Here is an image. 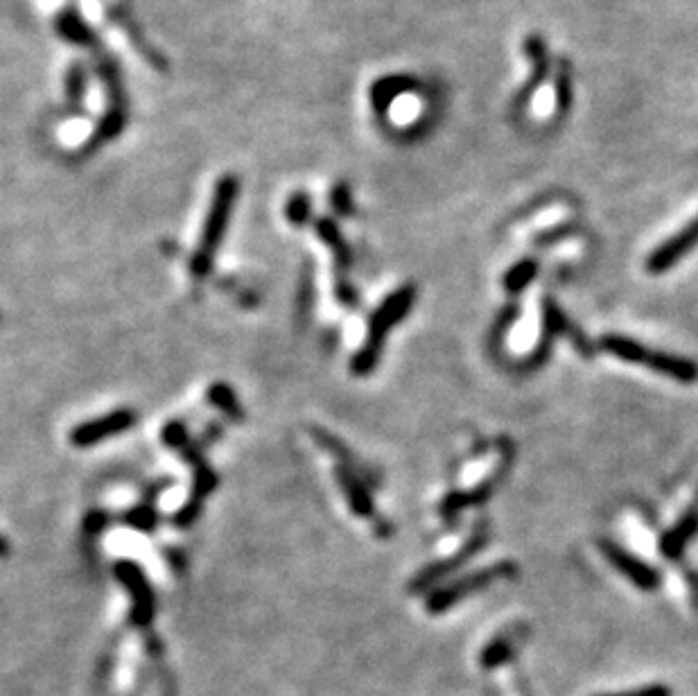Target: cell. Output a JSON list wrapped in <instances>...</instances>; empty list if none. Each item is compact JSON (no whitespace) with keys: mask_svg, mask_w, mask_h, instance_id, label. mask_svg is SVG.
<instances>
[{"mask_svg":"<svg viewBox=\"0 0 698 696\" xmlns=\"http://www.w3.org/2000/svg\"><path fill=\"white\" fill-rule=\"evenodd\" d=\"M240 195V181L233 177V174H226L213 190L211 208H208L202 236H199V245L195 249V254L190 256V276L195 281H204V278L211 274L213 260L217 256V251L222 247V240L226 236V229H229V220L233 215L235 202H238Z\"/></svg>","mask_w":698,"mask_h":696,"instance_id":"obj_1","label":"cell"},{"mask_svg":"<svg viewBox=\"0 0 698 696\" xmlns=\"http://www.w3.org/2000/svg\"><path fill=\"white\" fill-rule=\"evenodd\" d=\"M416 303V287L403 285L396 292H391L389 297L380 303V308L373 312L369 319V335H366L360 351L353 355L351 360V373L355 378L371 376L378 367L382 348H385L387 335L391 328H396L400 321L407 317V312L412 310Z\"/></svg>","mask_w":698,"mask_h":696,"instance_id":"obj_2","label":"cell"},{"mask_svg":"<svg viewBox=\"0 0 698 696\" xmlns=\"http://www.w3.org/2000/svg\"><path fill=\"white\" fill-rule=\"evenodd\" d=\"M601 346L604 351L615 355V358L633 364H644L651 371L662 373V376H669L678 382H696L698 380V364L687 360V358H676V355H667L660 351H653V348L642 346L633 339L622 337V335H608L601 339Z\"/></svg>","mask_w":698,"mask_h":696,"instance_id":"obj_3","label":"cell"},{"mask_svg":"<svg viewBox=\"0 0 698 696\" xmlns=\"http://www.w3.org/2000/svg\"><path fill=\"white\" fill-rule=\"evenodd\" d=\"M161 439L165 446L172 448L174 452H179L186 464L193 466L195 480H193V493H190V498H197L204 502L206 495L217 489V473L204 461L202 448L190 439V432L186 425H183V421L165 423L161 430Z\"/></svg>","mask_w":698,"mask_h":696,"instance_id":"obj_4","label":"cell"},{"mask_svg":"<svg viewBox=\"0 0 698 696\" xmlns=\"http://www.w3.org/2000/svg\"><path fill=\"white\" fill-rule=\"evenodd\" d=\"M113 574H116L118 584L127 590L129 599H132L129 620L136 629L147 631L156 617V595L145 570L136 561L122 559L113 565Z\"/></svg>","mask_w":698,"mask_h":696,"instance_id":"obj_5","label":"cell"},{"mask_svg":"<svg viewBox=\"0 0 698 696\" xmlns=\"http://www.w3.org/2000/svg\"><path fill=\"white\" fill-rule=\"evenodd\" d=\"M513 574H516V565L497 563V565H493V568L468 574V577L459 579V581H455V584H450L446 588H436L434 593L427 597V613L448 611V608L459 604L461 599H466L468 595H475V593H479V590L491 586L493 581L513 577Z\"/></svg>","mask_w":698,"mask_h":696,"instance_id":"obj_6","label":"cell"},{"mask_svg":"<svg viewBox=\"0 0 698 696\" xmlns=\"http://www.w3.org/2000/svg\"><path fill=\"white\" fill-rule=\"evenodd\" d=\"M136 423H138L136 410H132V407H118V410L100 414L95 416V419L77 423L71 430V434H68V441H71V446L80 450L95 448L107 439L118 437L122 432H129Z\"/></svg>","mask_w":698,"mask_h":696,"instance_id":"obj_7","label":"cell"},{"mask_svg":"<svg viewBox=\"0 0 698 696\" xmlns=\"http://www.w3.org/2000/svg\"><path fill=\"white\" fill-rule=\"evenodd\" d=\"M698 245V217L689 224H685L683 229L674 233L667 242L653 251L647 260V269L653 274H662L667 269L674 267L680 258L687 256L689 251Z\"/></svg>","mask_w":698,"mask_h":696,"instance_id":"obj_8","label":"cell"},{"mask_svg":"<svg viewBox=\"0 0 698 696\" xmlns=\"http://www.w3.org/2000/svg\"><path fill=\"white\" fill-rule=\"evenodd\" d=\"M601 554L606 556L610 565H613L617 572H622L624 577L628 581H633V584L638 586L640 590H656L660 586V574L653 570L651 565L640 561L638 556H633V554H628L626 550H622L619 545L604 541L601 543Z\"/></svg>","mask_w":698,"mask_h":696,"instance_id":"obj_9","label":"cell"},{"mask_svg":"<svg viewBox=\"0 0 698 696\" xmlns=\"http://www.w3.org/2000/svg\"><path fill=\"white\" fill-rule=\"evenodd\" d=\"M335 477H337V484L342 486L348 507L353 509L355 516L357 518H371L375 513V504H373L371 495H369V491H366V486L360 477H357L351 468H346V466H339L335 471Z\"/></svg>","mask_w":698,"mask_h":696,"instance_id":"obj_10","label":"cell"},{"mask_svg":"<svg viewBox=\"0 0 698 696\" xmlns=\"http://www.w3.org/2000/svg\"><path fill=\"white\" fill-rule=\"evenodd\" d=\"M314 231H317V236L321 238V242H326V247L333 251V258H335V265H337V276L346 278V272L353 265V254H351V249H348L342 231H339V226L330 220V217H319V220L314 222Z\"/></svg>","mask_w":698,"mask_h":696,"instance_id":"obj_11","label":"cell"},{"mask_svg":"<svg viewBox=\"0 0 698 696\" xmlns=\"http://www.w3.org/2000/svg\"><path fill=\"white\" fill-rule=\"evenodd\" d=\"M482 543H484V534H477L473 541H470L457 556H452V559H448V561H441V563H436V565H430V568H425L412 581V593H423V590L432 588L441 577H446V574L455 570L457 565H461L466 559H470V556L477 552V547L482 545Z\"/></svg>","mask_w":698,"mask_h":696,"instance_id":"obj_12","label":"cell"},{"mask_svg":"<svg viewBox=\"0 0 698 696\" xmlns=\"http://www.w3.org/2000/svg\"><path fill=\"white\" fill-rule=\"evenodd\" d=\"M525 52H527V57L531 59V75H529L527 86L518 95V100H516L518 107H520V104H525L531 98V95H534V91L538 89V86L545 82L547 71H549V57H547V48H545L543 39H540V37H529L525 41Z\"/></svg>","mask_w":698,"mask_h":696,"instance_id":"obj_13","label":"cell"},{"mask_svg":"<svg viewBox=\"0 0 698 696\" xmlns=\"http://www.w3.org/2000/svg\"><path fill=\"white\" fill-rule=\"evenodd\" d=\"M416 86V82L412 77H382L380 82L373 84L371 89V104L375 111H389L391 104H394L398 98H403L407 91H412Z\"/></svg>","mask_w":698,"mask_h":696,"instance_id":"obj_14","label":"cell"},{"mask_svg":"<svg viewBox=\"0 0 698 696\" xmlns=\"http://www.w3.org/2000/svg\"><path fill=\"white\" fill-rule=\"evenodd\" d=\"M208 403H211L215 410H220L224 416H229L231 421H242L244 412L238 396H235V391L226 385V382H213L211 387L206 391Z\"/></svg>","mask_w":698,"mask_h":696,"instance_id":"obj_15","label":"cell"},{"mask_svg":"<svg viewBox=\"0 0 698 696\" xmlns=\"http://www.w3.org/2000/svg\"><path fill=\"white\" fill-rule=\"evenodd\" d=\"M536 274H538V263H536V260H531V258L520 260V263H516L509 269V272H506L504 287L511 294H518V292L525 290V287L531 281H534Z\"/></svg>","mask_w":698,"mask_h":696,"instance_id":"obj_16","label":"cell"},{"mask_svg":"<svg viewBox=\"0 0 698 696\" xmlns=\"http://www.w3.org/2000/svg\"><path fill=\"white\" fill-rule=\"evenodd\" d=\"M285 217L287 222L296 229H301V226L308 224L312 220V199L308 193H294L290 199H287L285 204Z\"/></svg>","mask_w":698,"mask_h":696,"instance_id":"obj_17","label":"cell"},{"mask_svg":"<svg viewBox=\"0 0 698 696\" xmlns=\"http://www.w3.org/2000/svg\"><path fill=\"white\" fill-rule=\"evenodd\" d=\"M125 522L129 527H134L141 534H152L159 527V513L152 509L150 504H138L132 511H127Z\"/></svg>","mask_w":698,"mask_h":696,"instance_id":"obj_18","label":"cell"},{"mask_svg":"<svg viewBox=\"0 0 698 696\" xmlns=\"http://www.w3.org/2000/svg\"><path fill=\"white\" fill-rule=\"evenodd\" d=\"M511 654H513V642L509 638H497L482 651L479 663H482L484 669H493L497 665L506 663V660L511 658Z\"/></svg>","mask_w":698,"mask_h":696,"instance_id":"obj_19","label":"cell"},{"mask_svg":"<svg viewBox=\"0 0 698 696\" xmlns=\"http://www.w3.org/2000/svg\"><path fill=\"white\" fill-rule=\"evenodd\" d=\"M572 102V80H570V68L565 62L558 64L556 68V84H554V107L558 111H567Z\"/></svg>","mask_w":698,"mask_h":696,"instance_id":"obj_20","label":"cell"},{"mask_svg":"<svg viewBox=\"0 0 698 696\" xmlns=\"http://www.w3.org/2000/svg\"><path fill=\"white\" fill-rule=\"evenodd\" d=\"M199 513H202V500L190 498L177 513H174L172 522L177 527H190L199 518Z\"/></svg>","mask_w":698,"mask_h":696,"instance_id":"obj_21","label":"cell"},{"mask_svg":"<svg viewBox=\"0 0 698 696\" xmlns=\"http://www.w3.org/2000/svg\"><path fill=\"white\" fill-rule=\"evenodd\" d=\"M330 204H333L335 211L339 215H351L353 213V197H351V188L346 184H337L333 188V193H330Z\"/></svg>","mask_w":698,"mask_h":696,"instance_id":"obj_22","label":"cell"},{"mask_svg":"<svg viewBox=\"0 0 698 696\" xmlns=\"http://www.w3.org/2000/svg\"><path fill=\"white\" fill-rule=\"evenodd\" d=\"M66 89H68V100H73V102L82 100V95L86 91V75H84L82 66H73L71 71H68Z\"/></svg>","mask_w":698,"mask_h":696,"instance_id":"obj_23","label":"cell"},{"mask_svg":"<svg viewBox=\"0 0 698 696\" xmlns=\"http://www.w3.org/2000/svg\"><path fill=\"white\" fill-rule=\"evenodd\" d=\"M599 696H674V692H671V687L656 683V685L638 687V690H626V692H617V694H599Z\"/></svg>","mask_w":698,"mask_h":696,"instance_id":"obj_24","label":"cell"},{"mask_svg":"<svg viewBox=\"0 0 698 696\" xmlns=\"http://www.w3.org/2000/svg\"><path fill=\"white\" fill-rule=\"evenodd\" d=\"M107 522H109V518L104 516L102 511H93V513H89V516H86V520H84L86 534H93V536H95V534H100L102 529L107 527Z\"/></svg>","mask_w":698,"mask_h":696,"instance_id":"obj_25","label":"cell"}]
</instances>
